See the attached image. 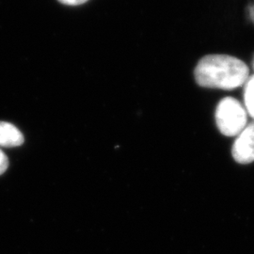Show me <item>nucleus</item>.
I'll list each match as a JSON object with an SVG mask.
<instances>
[{
    "label": "nucleus",
    "instance_id": "obj_1",
    "mask_svg": "<svg viewBox=\"0 0 254 254\" xmlns=\"http://www.w3.org/2000/svg\"><path fill=\"white\" fill-rule=\"evenodd\" d=\"M195 79L200 87L234 90L246 84L250 70L247 64L229 55H207L195 68Z\"/></svg>",
    "mask_w": 254,
    "mask_h": 254
},
{
    "label": "nucleus",
    "instance_id": "obj_3",
    "mask_svg": "<svg viewBox=\"0 0 254 254\" xmlns=\"http://www.w3.org/2000/svg\"><path fill=\"white\" fill-rule=\"evenodd\" d=\"M233 157L237 163H252L254 161V121L247 125L237 136L232 149Z\"/></svg>",
    "mask_w": 254,
    "mask_h": 254
},
{
    "label": "nucleus",
    "instance_id": "obj_7",
    "mask_svg": "<svg viewBox=\"0 0 254 254\" xmlns=\"http://www.w3.org/2000/svg\"><path fill=\"white\" fill-rule=\"evenodd\" d=\"M61 3L68 5V6H78V5H82L84 3H86L89 0H58Z\"/></svg>",
    "mask_w": 254,
    "mask_h": 254
},
{
    "label": "nucleus",
    "instance_id": "obj_5",
    "mask_svg": "<svg viewBox=\"0 0 254 254\" xmlns=\"http://www.w3.org/2000/svg\"><path fill=\"white\" fill-rule=\"evenodd\" d=\"M244 100L247 112L254 120V75L246 82Z\"/></svg>",
    "mask_w": 254,
    "mask_h": 254
},
{
    "label": "nucleus",
    "instance_id": "obj_2",
    "mask_svg": "<svg viewBox=\"0 0 254 254\" xmlns=\"http://www.w3.org/2000/svg\"><path fill=\"white\" fill-rule=\"evenodd\" d=\"M215 118L222 135L237 136L247 127L248 112L236 98L226 97L218 103Z\"/></svg>",
    "mask_w": 254,
    "mask_h": 254
},
{
    "label": "nucleus",
    "instance_id": "obj_4",
    "mask_svg": "<svg viewBox=\"0 0 254 254\" xmlns=\"http://www.w3.org/2000/svg\"><path fill=\"white\" fill-rule=\"evenodd\" d=\"M24 143V136L17 127L9 123L0 122V146L17 147Z\"/></svg>",
    "mask_w": 254,
    "mask_h": 254
},
{
    "label": "nucleus",
    "instance_id": "obj_6",
    "mask_svg": "<svg viewBox=\"0 0 254 254\" xmlns=\"http://www.w3.org/2000/svg\"><path fill=\"white\" fill-rule=\"evenodd\" d=\"M9 166V160L7 155L0 150V175L7 171Z\"/></svg>",
    "mask_w": 254,
    "mask_h": 254
}]
</instances>
